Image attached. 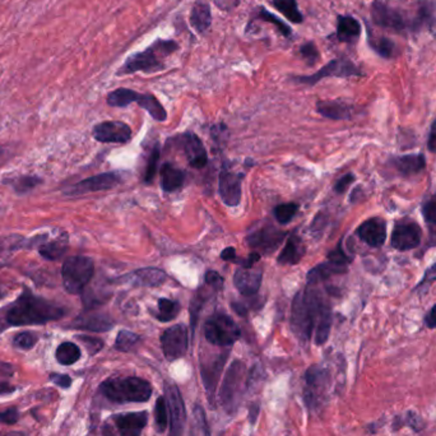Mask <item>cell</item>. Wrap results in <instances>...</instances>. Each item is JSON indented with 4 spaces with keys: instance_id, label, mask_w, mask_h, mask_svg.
I'll return each instance as SVG.
<instances>
[{
    "instance_id": "obj_1",
    "label": "cell",
    "mask_w": 436,
    "mask_h": 436,
    "mask_svg": "<svg viewBox=\"0 0 436 436\" xmlns=\"http://www.w3.org/2000/svg\"><path fill=\"white\" fill-rule=\"evenodd\" d=\"M65 314L67 310L60 305L37 298L32 292L25 291L13 304L8 306L3 319L7 326H37L59 320L64 318Z\"/></svg>"
},
{
    "instance_id": "obj_2",
    "label": "cell",
    "mask_w": 436,
    "mask_h": 436,
    "mask_svg": "<svg viewBox=\"0 0 436 436\" xmlns=\"http://www.w3.org/2000/svg\"><path fill=\"white\" fill-rule=\"evenodd\" d=\"M180 48L175 40L159 39L143 51L129 56L124 64L119 68L118 76H129L134 73H156L166 68L167 58L173 55Z\"/></svg>"
},
{
    "instance_id": "obj_3",
    "label": "cell",
    "mask_w": 436,
    "mask_h": 436,
    "mask_svg": "<svg viewBox=\"0 0 436 436\" xmlns=\"http://www.w3.org/2000/svg\"><path fill=\"white\" fill-rule=\"evenodd\" d=\"M326 306L328 305L320 298L318 292L314 290L298 292L293 300L291 312V326L298 338L303 341L310 339L319 317Z\"/></svg>"
},
{
    "instance_id": "obj_4",
    "label": "cell",
    "mask_w": 436,
    "mask_h": 436,
    "mask_svg": "<svg viewBox=\"0 0 436 436\" xmlns=\"http://www.w3.org/2000/svg\"><path fill=\"white\" fill-rule=\"evenodd\" d=\"M100 390L115 403H145L152 395V385L137 376L111 378L100 385Z\"/></svg>"
},
{
    "instance_id": "obj_5",
    "label": "cell",
    "mask_w": 436,
    "mask_h": 436,
    "mask_svg": "<svg viewBox=\"0 0 436 436\" xmlns=\"http://www.w3.org/2000/svg\"><path fill=\"white\" fill-rule=\"evenodd\" d=\"M95 273V264L87 256L68 258L62 268V284L72 295H78L90 284Z\"/></svg>"
},
{
    "instance_id": "obj_6",
    "label": "cell",
    "mask_w": 436,
    "mask_h": 436,
    "mask_svg": "<svg viewBox=\"0 0 436 436\" xmlns=\"http://www.w3.org/2000/svg\"><path fill=\"white\" fill-rule=\"evenodd\" d=\"M246 366L242 361H234L230 365L220 389V402L227 412H234L246 387Z\"/></svg>"
},
{
    "instance_id": "obj_7",
    "label": "cell",
    "mask_w": 436,
    "mask_h": 436,
    "mask_svg": "<svg viewBox=\"0 0 436 436\" xmlns=\"http://www.w3.org/2000/svg\"><path fill=\"white\" fill-rule=\"evenodd\" d=\"M331 77H336V78H350V77H364L362 70L355 64L351 62L350 59L347 58H336L331 62L326 64L323 68L310 74V76H295L291 77V79L295 82V84H306V86H314V84H319L322 79L324 78H331Z\"/></svg>"
},
{
    "instance_id": "obj_8",
    "label": "cell",
    "mask_w": 436,
    "mask_h": 436,
    "mask_svg": "<svg viewBox=\"0 0 436 436\" xmlns=\"http://www.w3.org/2000/svg\"><path fill=\"white\" fill-rule=\"evenodd\" d=\"M331 385V375L326 367H309L305 374V402L309 409H319L326 402Z\"/></svg>"
},
{
    "instance_id": "obj_9",
    "label": "cell",
    "mask_w": 436,
    "mask_h": 436,
    "mask_svg": "<svg viewBox=\"0 0 436 436\" xmlns=\"http://www.w3.org/2000/svg\"><path fill=\"white\" fill-rule=\"evenodd\" d=\"M204 336L215 346L227 347L240 338V329L232 319L225 314H216L204 324Z\"/></svg>"
},
{
    "instance_id": "obj_10",
    "label": "cell",
    "mask_w": 436,
    "mask_h": 436,
    "mask_svg": "<svg viewBox=\"0 0 436 436\" xmlns=\"http://www.w3.org/2000/svg\"><path fill=\"white\" fill-rule=\"evenodd\" d=\"M371 18L378 27L388 28L395 32H403L409 28H418L414 20L406 17L398 8L392 7L383 0H374L371 6Z\"/></svg>"
},
{
    "instance_id": "obj_11",
    "label": "cell",
    "mask_w": 436,
    "mask_h": 436,
    "mask_svg": "<svg viewBox=\"0 0 436 436\" xmlns=\"http://www.w3.org/2000/svg\"><path fill=\"white\" fill-rule=\"evenodd\" d=\"M423 240V230L417 222L404 217L395 225L390 245L398 251H409L420 246Z\"/></svg>"
},
{
    "instance_id": "obj_12",
    "label": "cell",
    "mask_w": 436,
    "mask_h": 436,
    "mask_svg": "<svg viewBox=\"0 0 436 436\" xmlns=\"http://www.w3.org/2000/svg\"><path fill=\"white\" fill-rule=\"evenodd\" d=\"M165 399L169 411L170 436H183L187 421V412L180 390L175 384L169 383L165 385Z\"/></svg>"
},
{
    "instance_id": "obj_13",
    "label": "cell",
    "mask_w": 436,
    "mask_h": 436,
    "mask_svg": "<svg viewBox=\"0 0 436 436\" xmlns=\"http://www.w3.org/2000/svg\"><path fill=\"white\" fill-rule=\"evenodd\" d=\"M161 346L169 361L179 360L184 357L189 347L187 326L176 324L167 328L161 336Z\"/></svg>"
},
{
    "instance_id": "obj_14",
    "label": "cell",
    "mask_w": 436,
    "mask_h": 436,
    "mask_svg": "<svg viewBox=\"0 0 436 436\" xmlns=\"http://www.w3.org/2000/svg\"><path fill=\"white\" fill-rule=\"evenodd\" d=\"M93 137L101 143H126L132 138V129L123 121H104L93 128Z\"/></svg>"
},
{
    "instance_id": "obj_15",
    "label": "cell",
    "mask_w": 436,
    "mask_h": 436,
    "mask_svg": "<svg viewBox=\"0 0 436 436\" xmlns=\"http://www.w3.org/2000/svg\"><path fill=\"white\" fill-rule=\"evenodd\" d=\"M123 181L121 175L119 173H105L88 178L86 180L72 187L68 194L70 195H82V194L95 193L100 190H107L117 187Z\"/></svg>"
},
{
    "instance_id": "obj_16",
    "label": "cell",
    "mask_w": 436,
    "mask_h": 436,
    "mask_svg": "<svg viewBox=\"0 0 436 436\" xmlns=\"http://www.w3.org/2000/svg\"><path fill=\"white\" fill-rule=\"evenodd\" d=\"M286 232H282L273 226H265L256 230L251 235L248 236L246 242L254 249H259L263 254H270L277 249L284 242Z\"/></svg>"
},
{
    "instance_id": "obj_17",
    "label": "cell",
    "mask_w": 436,
    "mask_h": 436,
    "mask_svg": "<svg viewBox=\"0 0 436 436\" xmlns=\"http://www.w3.org/2000/svg\"><path fill=\"white\" fill-rule=\"evenodd\" d=\"M357 236L370 248H381L387 240V222L381 217H373L362 222L356 231Z\"/></svg>"
},
{
    "instance_id": "obj_18",
    "label": "cell",
    "mask_w": 436,
    "mask_h": 436,
    "mask_svg": "<svg viewBox=\"0 0 436 436\" xmlns=\"http://www.w3.org/2000/svg\"><path fill=\"white\" fill-rule=\"evenodd\" d=\"M112 421L119 435L140 436L148 421V414L145 411L120 414L112 416Z\"/></svg>"
},
{
    "instance_id": "obj_19",
    "label": "cell",
    "mask_w": 436,
    "mask_h": 436,
    "mask_svg": "<svg viewBox=\"0 0 436 436\" xmlns=\"http://www.w3.org/2000/svg\"><path fill=\"white\" fill-rule=\"evenodd\" d=\"M220 195L222 201L230 207H235L242 199V176L223 170L220 175Z\"/></svg>"
},
{
    "instance_id": "obj_20",
    "label": "cell",
    "mask_w": 436,
    "mask_h": 436,
    "mask_svg": "<svg viewBox=\"0 0 436 436\" xmlns=\"http://www.w3.org/2000/svg\"><path fill=\"white\" fill-rule=\"evenodd\" d=\"M263 272L254 267H240L234 276V284L242 296H253L260 289Z\"/></svg>"
},
{
    "instance_id": "obj_21",
    "label": "cell",
    "mask_w": 436,
    "mask_h": 436,
    "mask_svg": "<svg viewBox=\"0 0 436 436\" xmlns=\"http://www.w3.org/2000/svg\"><path fill=\"white\" fill-rule=\"evenodd\" d=\"M226 359H227V355L223 353V355H220L218 357H216L215 360L208 361L207 364L202 365V379H203V384L206 388L208 398L211 401H213V398H215L220 375H221L222 369L225 366Z\"/></svg>"
},
{
    "instance_id": "obj_22",
    "label": "cell",
    "mask_w": 436,
    "mask_h": 436,
    "mask_svg": "<svg viewBox=\"0 0 436 436\" xmlns=\"http://www.w3.org/2000/svg\"><path fill=\"white\" fill-rule=\"evenodd\" d=\"M390 164L399 175L404 178H411V176L423 173L426 167V157L423 153L403 154V156L393 157L390 159Z\"/></svg>"
},
{
    "instance_id": "obj_23",
    "label": "cell",
    "mask_w": 436,
    "mask_h": 436,
    "mask_svg": "<svg viewBox=\"0 0 436 436\" xmlns=\"http://www.w3.org/2000/svg\"><path fill=\"white\" fill-rule=\"evenodd\" d=\"M183 147L190 166L202 169L207 165V151L199 137L194 133H187L183 137Z\"/></svg>"
},
{
    "instance_id": "obj_24",
    "label": "cell",
    "mask_w": 436,
    "mask_h": 436,
    "mask_svg": "<svg viewBox=\"0 0 436 436\" xmlns=\"http://www.w3.org/2000/svg\"><path fill=\"white\" fill-rule=\"evenodd\" d=\"M317 111L324 118L332 120H350L352 118L355 109L352 105L347 104L341 100H323L318 101Z\"/></svg>"
},
{
    "instance_id": "obj_25",
    "label": "cell",
    "mask_w": 436,
    "mask_h": 436,
    "mask_svg": "<svg viewBox=\"0 0 436 436\" xmlns=\"http://www.w3.org/2000/svg\"><path fill=\"white\" fill-rule=\"evenodd\" d=\"M125 282L142 287H157L166 281V273L159 268H142L126 276Z\"/></svg>"
},
{
    "instance_id": "obj_26",
    "label": "cell",
    "mask_w": 436,
    "mask_h": 436,
    "mask_svg": "<svg viewBox=\"0 0 436 436\" xmlns=\"http://www.w3.org/2000/svg\"><path fill=\"white\" fill-rule=\"evenodd\" d=\"M361 35L360 22L352 15H338L337 17V32L336 37L339 42L355 44Z\"/></svg>"
},
{
    "instance_id": "obj_27",
    "label": "cell",
    "mask_w": 436,
    "mask_h": 436,
    "mask_svg": "<svg viewBox=\"0 0 436 436\" xmlns=\"http://www.w3.org/2000/svg\"><path fill=\"white\" fill-rule=\"evenodd\" d=\"M189 23L194 31L204 35L212 26V11L207 3H197L189 14Z\"/></svg>"
},
{
    "instance_id": "obj_28",
    "label": "cell",
    "mask_w": 436,
    "mask_h": 436,
    "mask_svg": "<svg viewBox=\"0 0 436 436\" xmlns=\"http://www.w3.org/2000/svg\"><path fill=\"white\" fill-rule=\"evenodd\" d=\"M72 326L77 329L91 331V332H106V331H110L114 324L106 315L87 314V315L77 318Z\"/></svg>"
},
{
    "instance_id": "obj_29",
    "label": "cell",
    "mask_w": 436,
    "mask_h": 436,
    "mask_svg": "<svg viewBox=\"0 0 436 436\" xmlns=\"http://www.w3.org/2000/svg\"><path fill=\"white\" fill-rule=\"evenodd\" d=\"M305 245L303 240L296 235H291L284 245L282 253L278 256V263L292 265L298 264L305 256Z\"/></svg>"
},
{
    "instance_id": "obj_30",
    "label": "cell",
    "mask_w": 436,
    "mask_h": 436,
    "mask_svg": "<svg viewBox=\"0 0 436 436\" xmlns=\"http://www.w3.org/2000/svg\"><path fill=\"white\" fill-rule=\"evenodd\" d=\"M346 272V265H341V264L333 263L331 260H328L326 263L319 264L315 268H312L309 272V275H308V284H315L319 281H323V279L333 277V276L343 275Z\"/></svg>"
},
{
    "instance_id": "obj_31",
    "label": "cell",
    "mask_w": 436,
    "mask_h": 436,
    "mask_svg": "<svg viewBox=\"0 0 436 436\" xmlns=\"http://www.w3.org/2000/svg\"><path fill=\"white\" fill-rule=\"evenodd\" d=\"M68 249V236L62 234L53 240L42 242L39 246V253L48 260H58Z\"/></svg>"
},
{
    "instance_id": "obj_32",
    "label": "cell",
    "mask_w": 436,
    "mask_h": 436,
    "mask_svg": "<svg viewBox=\"0 0 436 436\" xmlns=\"http://www.w3.org/2000/svg\"><path fill=\"white\" fill-rule=\"evenodd\" d=\"M185 180L184 173L173 167L171 164H165L161 169V185L165 192H173L183 185Z\"/></svg>"
},
{
    "instance_id": "obj_33",
    "label": "cell",
    "mask_w": 436,
    "mask_h": 436,
    "mask_svg": "<svg viewBox=\"0 0 436 436\" xmlns=\"http://www.w3.org/2000/svg\"><path fill=\"white\" fill-rule=\"evenodd\" d=\"M136 104H138L142 109H145L157 121H165L167 119L165 107L151 93H139Z\"/></svg>"
},
{
    "instance_id": "obj_34",
    "label": "cell",
    "mask_w": 436,
    "mask_h": 436,
    "mask_svg": "<svg viewBox=\"0 0 436 436\" xmlns=\"http://www.w3.org/2000/svg\"><path fill=\"white\" fill-rule=\"evenodd\" d=\"M331 328H332V312L329 306H326L319 317L318 323L314 331V338L318 346L324 345L328 341L329 334H331Z\"/></svg>"
},
{
    "instance_id": "obj_35",
    "label": "cell",
    "mask_w": 436,
    "mask_h": 436,
    "mask_svg": "<svg viewBox=\"0 0 436 436\" xmlns=\"http://www.w3.org/2000/svg\"><path fill=\"white\" fill-rule=\"evenodd\" d=\"M272 4L286 20L292 23L298 25L304 22V15L298 9V0H272Z\"/></svg>"
},
{
    "instance_id": "obj_36",
    "label": "cell",
    "mask_w": 436,
    "mask_h": 436,
    "mask_svg": "<svg viewBox=\"0 0 436 436\" xmlns=\"http://www.w3.org/2000/svg\"><path fill=\"white\" fill-rule=\"evenodd\" d=\"M253 21L267 22V23L273 25L279 32V35L284 36L286 39H290L292 36V29H291L290 26L287 23H284V21H281L275 14L268 12L264 7L256 8L254 17L251 20V22Z\"/></svg>"
},
{
    "instance_id": "obj_37",
    "label": "cell",
    "mask_w": 436,
    "mask_h": 436,
    "mask_svg": "<svg viewBox=\"0 0 436 436\" xmlns=\"http://www.w3.org/2000/svg\"><path fill=\"white\" fill-rule=\"evenodd\" d=\"M369 45L383 59H393L397 53L395 42L384 36H373L369 34Z\"/></svg>"
},
{
    "instance_id": "obj_38",
    "label": "cell",
    "mask_w": 436,
    "mask_h": 436,
    "mask_svg": "<svg viewBox=\"0 0 436 436\" xmlns=\"http://www.w3.org/2000/svg\"><path fill=\"white\" fill-rule=\"evenodd\" d=\"M55 357L60 365L70 366L81 359V350L73 342H62V345L56 348Z\"/></svg>"
},
{
    "instance_id": "obj_39",
    "label": "cell",
    "mask_w": 436,
    "mask_h": 436,
    "mask_svg": "<svg viewBox=\"0 0 436 436\" xmlns=\"http://www.w3.org/2000/svg\"><path fill=\"white\" fill-rule=\"evenodd\" d=\"M139 92L129 88H117L107 95V104L112 107H125L136 104Z\"/></svg>"
},
{
    "instance_id": "obj_40",
    "label": "cell",
    "mask_w": 436,
    "mask_h": 436,
    "mask_svg": "<svg viewBox=\"0 0 436 436\" xmlns=\"http://www.w3.org/2000/svg\"><path fill=\"white\" fill-rule=\"evenodd\" d=\"M418 7L423 25H426L430 34L436 37V0H420Z\"/></svg>"
},
{
    "instance_id": "obj_41",
    "label": "cell",
    "mask_w": 436,
    "mask_h": 436,
    "mask_svg": "<svg viewBox=\"0 0 436 436\" xmlns=\"http://www.w3.org/2000/svg\"><path fill=\"white\" fill-rule=\"evenodd\" d=\"M180 312V305L170 298H159V312L156 314V318L159 322H170L178 317Z\"/></svg>"
},
{
    "instance_id": "obj_42",
    "label": "cell",
    "mask_w": 436,
    "mask_h": 436,
    "mask_svg": "<svg viewBox=\"0 0 436 436\" xmlns=\"http://www.w3.org/2000/svg\"><path fill=\"white\" fill-rule=\"evenodd\" d=\"M154 423H156V429L159 430V432H164L167 429L169 425V411H167V403L164 397H159V399L156 401L154 406Z\"/></svg>"
},
{
    "instance_id": "obj_43",
    "label": "cell",
    "mask_w": 436,
    "mask_h": 436,
    "mask_svg": "<svg viewBox=\"0 0 436 436\" xmlns=\"http://www.w3.org/2000/svg\"><path fill=\"white\" fill-rule=\"evenodd\" d=\"M139 337L129 331H120L115 341V348L121 352H129L138 343Z\"/></svg>"
},
{
    "instance_id": "obj_44",
    "label": "cell",
    "mask_w": 436,
    "mask_h": 436,
    "mask_svg": "<svg viewBox=\"0 0 436 436\" xmlns=\"http://www.w3.org/2000/svg\"><path fill=\"white\" fill-rule=\"evenodd\" d=\"M423 216L431 231H436V193L430 195L423 203Z\"/></svg>"
},
{
    "instance_id": "obj_45",
    "label": "cell",
    "mask_w": 436,
    "mask_h": 436,
    "mask_svg": "<svg viewBox=\"0 0 436 436\" xmlns=\"http://www.w3.org/2000/svg\"><path fill=\"white\" fill-rule=\"evenodd\" d=\"M298 206L296 203H284L275 208V217L282 225H286L298 213Z\"/></svg>"
},
{
    "instance_id": "obj_46",
    "label": "cell",
    "mask_w": 436,
    "mask_h": 436,
    "mask_svg": "<svg viewBox=\"0 0 436 436\" xmlns=\"http://www.w3.org/2000/svg\"><path fill=\"white\" fill-rule=\"evenodd\" d=\"M41 183V179H39L37 176H21L17 178L14 180L11 181L12 187L17 193H26L28 190L34 189V187Z\"/></svg>"
},
{
    "instance_id": "obj_47",
    "label": "cell",
    "mask_w": 436,
    "mask_h": 436,
    "mask_svg": "<svg viewBox=\"0 0 436 436\" xmlns=\"http://www.w3.org/2000/svg\"><path fill=\"white\" fill-rule=\"evenodd\" d=\"M298 53L301 58L304 59L305 62H308L309 65H314L315 62H318L320 59V53H319L317 45L312 41H308L303 44L300 48H298Z\"/></svg>"
},
{
    "instance_id": "obj_48",
    "label": "cell",
    "mask_w": 436,
    "mask_h": 436,
    "mask_svg": "<svg viewBox=\"0 0 436 436\" xmlns=\"http://www.w3.org/2000/svg\"><path fill=\"white\" fill-rule=\"evenodd\" d=\"M37 341L39 338L35 333L22 332L14 337L13 345L21 350H31L35 347Z\"/></svg>"
},
{
    "instance_id": "obj_49",
    "label": "cell",
    "mask_w": 436,
    "mask_h": 436,
    "mask_svg": "<svg viewBox=\"0 0 436 436\" xmlns=\"http://www.w3.org/2000/svg\"><path fill=\"white\" fill-rule=\"evenodd\" d=\"M159 147L156 145L153 148L150 156H148V161H147V165H145V180L147 183H151L154 178V175L157 173V164H159Z\"/></svg>"
},
{
    "instance_id": "obj_50",
    "label": "cell",
    "mask_w": 436,
    "mask_h": 436,
    "mask_svg": "<svg viewBox=\"0 0 436 436\" xmlns=\"http://www.w3.org/2000/svg\"><path fill=\"white\" fill-rule=\"evenodd\" d=\"M78 339L84 343L91 355H95L98 351H101L104 347V342L100 338H95V337H90V336H79Z\"/></svg>"
},
{
    "instance_id": "obj_51",
    "label": "cell",
    "mask_w": 436,
    "mask_h": 436,
    "mask_svg": "<svg viewBox=\"0 0 436 436\" xmlns=\"http://www.w3.org/2000/svg\"><path fill=\"white\" fill-rule=\"evenodd\" d=\"M328 260H331L333 263L341 264V265H348L351 262V258L346 256V253L342 249L341 244L337 246V249L333 250L328 254Z\"/></svg>"
},
{
    "instance_id": "obj_52",
    "label": "cell",
    "mask_w": 436,
    "mask_h": 436,
    "mask_svg": "<svg viewBox=\"0 0 436 436\" xmlns=\"http://www.w3.org/2000/svg\"><path fill=\"white\" fill-rule=\"evenodd\" d=\"M20 420V411L17 407H11L0 412V423L3 425H14Z\"/></svg>"
},
{
    "instance_id": "obj_53",
    "label": "cell",
    "mask_w": 436,
    "mask_h": 436,
    "mask_svg": "<svg viewBox=\"0 0 436 436\" xmlns=\"http://www.w3.org/2000/svg\"><path fill=\"white\" fill-rule=\"evenodd\" d=\"M436 282V262L425 270L420 284H417L416 290H421L423 287H429L430 284Z\"/></svg>"
},
{
    "instance_id": "obj_54",
    "label": "cell",
    "mask_w": 436,
    "mask_h": 436,
    "mask_svg": "<svg viewBox=\"0 0 436 436\" xmlns=\"http://www.w3.org/2000/svg\"><path fill=\"white\" fill-rule=\"evenodd\" d=\"M353 181H355L353 173H347V175L342 176V178L336 183V185H334V192L338 194L345 193L347 189H348V187L352 184Z\"/></svg>"
},
{
    "instance_id": "obj_55",
    "label": "cell",
    "mask_w": 436,
    "mask_h": 436,
    "mask_svg": "<svg viewBox=\"0 0 436 436\" xmlns=\"http://www.w3.org/2000/svg\"><path fill=\"white\" fill-rule=\"evenodd\" d=\"M206 282L208 286L213 287L216 290H220L223 284V278L215 270H208L206 273Z\"/></svg>"
},
{
    "instance_id": "obj_56",
    "label": "cell",
    "mask_w": 436,
    "mask_h": 436,
    "mask_svg": "<svg viewBox=\"0 0 436 436\" xmlns=\"http://www.w3.org/2000/svg\"><path fill=\"white\" fill-rule=\"evenodd\" d=\"M50 381H53L58 387L62 388V389H67L72 385V379H70V375L65 374H51Z\"/></svg>"
},
{
    "instance_id": "obj_57",
    "label": "cell",
    "mask_w": 436,
    "mask_h": 436,
    "mask_svg": "<svg viewBox=\"0 0 436 436\" xmlns=\"http://www.w3.org/2000/svg\"><path fill=\"white\" fill-rule=\"evenodd\" d=\"M428 148L431 153H436V118L430 126L429 138H428Z\"/></svg>"
},
{
    "instance_id": "obj_58",
    "label": "cell",
    "mask_w": 436,
    "mask_h": 436,
    "mask_svg": "<svg viewBox=\"0 0 436 436\" xmlns=\"http://www.w3.org/2000/svg\"><path fill=\"white\" fill-rule=\"evenodd\" d=\"M425 326L429 329H435L436 328V304L430 309V312L425 315Z\"/></svg>"
},
{
    "instance_id": "obj_59",
    "label": "cell",
    "mask_w": 436,
    "mask_h": 436,
    "mask_svg": "<svg viewBox=\"0 0 436 436\" xmlns=\"http://www.w3.org/2000/svg\"><path fill=\"white\" fill-rule=\"evenodd\" d=\"M216 4L221 8L222 11H230L240 4V0H216Z\"/></svg>"
},
{
    "instance_id": "obj_60",
    "label": "cell",
    "mask_w": 436,
    "mask_h": 436,
    "mask_svg": "<svg viewBox=\"0 0 436 436\" xmlns=\"http://www.w3.org/2000/svg\"><path fill=\"white\" fill-rule=\"evenodd\" d=\"M221 258L223 260H229V262H234V263L237 260V256H236L234 248H226V249L223 250L221 253Z\"/></svg>"
},
{
    "instance_id": "obj_61",
    "label": "cell",
    "mask_w": 436,
    "mask_h": 436,
    "mask_svg": "<svg viewBox=\"0 0 436 436\" xmlns=\"http://www.w3.org/2000/svg\"><path fill=\"white\" fill-rule=\"evenodd\" d=\"M15 390V387L9 383H0V395H11Z\"/></svg>"
},
{
    "instance_id": "obj_62",
    "label": "cell",
    "mask_w": 436,
    "mask_h": 436,
    "mask_svg": "<svg viewBox=\"0 0 436 436\" xmlns=\"http://www.w3.org/2000/svg\"><path fill=\"white\" fill-rule=\"evenodd\" d=\"M232 308H234L235 312H237V314H240V315H246V312H248L246 308L240 304H232Z\"/></svg>"
},
{
    "instance_id": "obj_63",
    "label": "cell",
    "mask_w": 436,
    "mask_h": 436,
    "mask_svg": "<svg viewBox=\"0 0 436 436\" xmlns=\"http://www.w3.org/2000/svg\"><path fill=\"white\" fill-rule=\"evenodd\" d=\"M4 436H25V434H22L20 431H12L9 434H6Z\"/></svg>"
},
{
    "instance_id": "obj_64",
    "label": "cell",
    "mask_w": 436,
    "mask_h": 436,
    "mask_svg": "<svg viewBox=\"0 0 436 436\" xmlns=\"http://www.w3.org/2000/svg\"><path fill=\"white\" fill-rule=\"evenodd\" d=\"M0 156H1V151H0Z\"/></svg>"
}]
</instances>
